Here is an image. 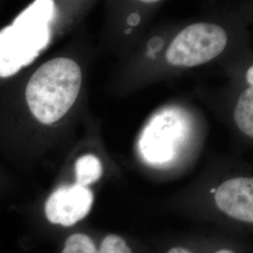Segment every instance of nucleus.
Returning a JSON list of instances; mask_svg holds the SVG:
<instances>
[{
	"label": "nucleus",
	"instance_id": "8",
	"mask_svg": "<svg viewBox=\"0 0 253 253\" xmlns=\"http://www.w3.org/2000/svg\"><path fill=\"white\" fill-rule=\"evenodd\" d=\"M102 173L100 161L93 155H84L75 163L76 184L87 187L99 180Z\"/></svg>",
	"mask_w": 253,
	"mask_h": 253
},
{
	"label": "nucleus",
	"instance_id": "2",
	"mask_svg": "<svg viewBox=\"0 0 253 253\" xmlns=\"http://www.w3.org/2000/svg\"><path fill=\"white\" fill-rule=\"evenodd\" d=\"M53 1H35L0 31V77H9L34 61L50 40Z\"/></svg>",
	"mask_w": 253,
	"mask_h": 253
},
{
	"label": "nucleus",
	"instance_id": "13",
	"mask_svg": "<svg viewBox=\"0 0 253 253\" xmlns=\"http://www.w3.org/2000/svg\"><path fill=\"white\" fill-rule=\"evenodd\" d=\"M247 80L248 83L250 84L251 86H253V67L252 66L249 70H248V73H247Z\"/></svg>",
	"mask_w": 253,
	"mask_h": 253
},
{
	"label": "nucleus",
	"instance_id": "5",
	"mask_svg": "<svg viewBox=\"0 0 253 253\" xmlns=\"http://www.w3.org/2000/svg\"><path fill=\"white\" fill-rule=\"evenodd\" d=\"M182 125L170 115L157 116L144 130L140 150L150 163H164L173 158L174 145L180 139Z\"/></svg>",
	"mask_w": 253,
	"mask_h": 253
},
{
	"label": "nucleus",
	"instance_id": "3",
	"mask_svg": "<svg viewBox=\"0 0 253 253\" xmlns=\"http://www.w3.org/2000/svg\"><path fill=\"white\" fill-rule=\"evenodd\" d=\"M226 44V32L222 27L207 23L194 24L174 38L166 58L172 66L195 67L217 57Z\"/></svg>",
	"mask_w": 253,
	"mask_h": 253
},
{
	"label": "nucleus",
	"instance_id": "15",
	"mask_svg": "<svg viewBox=\"0 0 253 253\" xmlns=\"http://www.w3.org/2000/svg\"><path fill=\"white\" fill-rule=\"evenodd\" d=\"M234 253L233 252H231V251H228V250H221V251H218L217 253Z\"/></svg>",
	"mask_w": 253,
	"mask_h": 253
},
{
	"label": "nucleus",
	"instance_id": "11",
	"mask_svg": "<svg viewBox=\"0 0 253 253\" xmlns=\"http://www.w3.org/2000/svg\"><path fill=\"white\" fill-rule=\"evenodd\" d=\"M163 44V39L156 37V38H153V39L149 42V43H148V49H149V51H151V52H155V51H158L159 49L161 50Z\"/></svg>",
	"mask_w": 253,
	"mask_h": 253
},
{
	"label": "nucleus",
	"instance_id": "9",
	"mask_svg": "<svg viewBox=\"0 0 253 253\" xmlns=\"http://www.w3.org/2000/svg\"><path fill=\"white\" fill-rule=\"evenodd\" d=\"M62 253H97V249L89 236L75 234L67 239Z\"/></svg>",
	"mask_w": 253,
	"mask_h": 253
},
{
	"label": "nucleus",
	"instance_id": "7",
	"mask_svg": "<svg viewBox=\"0 0 253 253\" xmlns=\"http://www.w3.org/2000/svg\"><path fill=\"white\" fill-rule=\"evenodd\" d=\"M235 123L246 135L253 137V88H247L240 95L235 110Z\"/></svg>",
	"mask_w": 253,
	"mask_h": 253
},
{
	"label": "nucleus",
	"instance_id": "6",
	"mask_svg": "<svg viewBox=\"0 0 253 253\" xmlns=\"http://www.w3.org/2000/svg\"><path fill=\"white\" fill-rule=\"evenodd\" d=\"M215 201L217 208L228 216L253 222V178L237 177L227 180L216 191Z\"/></svg>",
	"mask_w": 253,
	"mask_h": 253
},
{
	"label": "nucleus",
	"instance_id": "12",
	"mask_svg": "<svg viewBox=\"0 0 253 253\" xmlns=\"http://www.w3.org/2000/svg\"><path fill=\"white\" fill-rule=\"evenodd\" d=\"M140 22V16L137 13H132L129 15V17L127 19V23L130 26H136L137 24H139Z\"/></svg>",
	"mask_w": 253,
	"mask_h": 253
},
{
	"label": "nucleus",
	"instance_id": "4",
	"mask_svg": "<svg viewBox=\"0 0 253 253\" xmlns=\"http://www.w3.org/2000/svg\"><path fill=\"white\" fill-rule=\"evenodd\" d=\"M94 202L93 193L80 185L64 186L53 192L45 204V215L54 224L72 226L86 217Z\"/></svg>",
	"mask_w": 253,
	"mask_h": 253
},
{
	"label": "nucleus",
	"instance_id": "14",
	"mask_svg": "<svg viewBox=\"0 0 253 253\" xmlns=\"http://www.w3.org/2000/svg\"><path fill=\"white\" fill-rule=\"evenodd\" d=\"M167 253H191L189 252V251H187V250H185V249H182V248H174V249H172V250H170L169 252Z\"/></svg>",
	"mask_w": 253,
	"mask_h": 253
},
{
	"label": "nucleus",
	"instance_id": "10",
	"mask_svg": "<svg viewBox=\"0 0 253 253\" xmlns=\"http://www.w3.org/2000/svg\"><path fill=\"white\" fill-rule=\"evenodd\" d=\"M97 253H131V251L120 236L110 235L103 239Z\"/></svg>",
	"mask_w": 253,
	"mask_h": 253
},
{
	"label": "nucleus",
	"instance_id": "1",
	"mask_svg": "<svg viewBox=\"0 0 253 253\" xmlns=\"http://www.w3.org/2000/svg\"><path fill=\"white\" fill-rule=\"evenodd\" d=\"M82 71L71 58L57 57L42 64L29 79L27 105L42 124L58 121L73 107L82 85Z\"/></svg>",
	"mask_w": 253,
	"mask_h": 253
}]
</instances>
